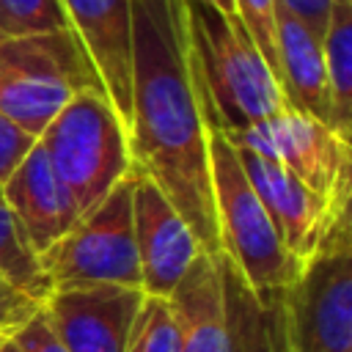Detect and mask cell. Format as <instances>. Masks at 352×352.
<instances>
[{
	"label": "cell",
	"instance_id": "3957f363",
	"mask_svg": "<svg viewBox=\"0 0 352 352\" xmlns=\"http://www.w3.org/2000/svg\"><path fill=\"white\" fill-rule=\"evenodd\" d=\"M212 204L217 220V253H223L253 292H280L302 270L280 242L264 204L245 176L226 132L206 121Z\"/></svg>",
	"mask_w": 352,
	"mask_h": 352
},
{
	"label": "cell",
	"instance_id": "44dd1931",
	"mask_svg": "<svg viewBox=\"0 0 352 352\" xmlns=\"http://www.w3.org/2000/svg\"><path fill=\"white\" fill-rule=\"evenodd\" d=\"M0 352H69V349L52 330L44 308H38L22 324L0 333Z\"/></svg>",
	"mask_w": 352,
	"mask_h": 352
},
{
	"label": "cell",
	"instance_id": "8992f818",
	"mask_svg": "<svg viewBox=\"0 0 352 352\" xmlns=\"http://www.w3.org/2000/svg\"><path fill=\"white\" fill-rule=\"evenodd\" d=\"M283 352H352V234L344 212L280 289Z\"/></svg>",
	"mask_w": 352,
	"mask_h": 352
},
{
	"label": "cell",
	"instance_id": "d4e9b609",
	"mask_svg": "<svg viewBox=\"0 0 352 352\" xmlns=\"http://www.w3.org/2000/svg\"><path fill=\"white\" fill-rule=\"evenodd\" d=\"M278 6H283L286 11H292L297 19H302L319 38H322V30L327 25V16H330V3L333 0H275Z\"/></svg>",
	"mask_w": 352,
	"mask_h": 352
},
{
	"label": "cell",
	"instance_id": "ba28073f",
	"mask_svg": "<svg viewBox=\"0 0 352 352\" xmlns=\"http://www.w3.org/2000/svg\"><path fill=\"white\" fill-rule=\"evenodd\" d=\"M226 138L234 146L275 160L333 209H349V140L341 138L333 126L300 110L283 107L275 116Z\"/></svg>",
	"mask_w": 352,
	"mask_h": 352
},
{
	"label": "cell",
	"instance_id": "603a6c76",
	"mask_svg": "<svg viewBox=\"0 0 352 352\" xmlns=\"http://www.w3.org/2000/svg\"><path fill=\"white\" fill-rule=\"evenodd\" d=\"M33 146H36V138L0 113V184L11 176V170L25 160V154Z\"/></svg>",
	"mask_w": 352,
	"mask_h": 352
},
{
	"label": "cell",
	"instance_id": "4316f807",
	"mask_svg": "<svg viewBox=\"0 0 352 352\" xmlns=\"http://www.w3.org/2000/svg\"><path fill=\"white\" fill-rule=\"evenodd\" d=\"M0 333H6V330H3V327H0Z\"/></svg>",
	"mask_w": 352,
	"mask_h": 352
},
{
	"label": "cell",
	"instance_id": "e0dca14e",
	"mask_svg": "<svg viewBox=\"0 0 352 352\" xmlns=\"http://www.w3.org/2000/svg\"><path fill=\"white\" fill-rule=\"evenodd\" d=\"M322 60L333 102V129L349 140L352 129V0H333L322 30Z\"/></svg>",
	"mask_w": 352,
	"mask_h": 352
},
{
	"label": "cell",
	"instance_id": "4fadbf2b",
	"mask_svg": "<svg viewBox=\"0 0 352 352\" xmlns=\"http://www.w3.org/2000/svg\"><path fill=\"white\" fill-rule=\"evenodd\" d=\"M0 198L38 256L52 248L80 217L74 195L55 173L38 140L0 184Z\"/></svg>",
	"mask_w": 352,
	"mask_h": 352
},
{
	"label": "cell",
	"instance_id": "7c38bea8",
	"mask_svg": "<svg viewBox=\"0 0 352 352\" xmlns=\"http://www.w3.org/2000/svg\"><path fill=\"white\" fill-rule=\"evenodd\" d=\"M69 28L82 44L107 102L129 129L132 118V3L60 0Z\"/></svg>",
	"mask_w": 352,
	"mask_h": 352
},
{
	"label": "cell",
	"instance_id": "9c48e42d",
	"mask_svg": "<svg viewBox=\"0 0 352 352\" xmlns=\"http://www.w3.org/2000/svg\"><path fill=\"white\" fill-rule=\"evenodd\" d=\"M132 228L143 294L168 297L204 248L165 192L143 173H135Z\"/></svg>",
	"mask_w": 352,
	"mask_h": 352
},
{
	"label": "cell",
	"instance_id": "9a60e30c",
	"mask_svg": "<svg viewBox=\"0 0 352 352\" xmlns=\"http://www.w3.org/2000/svg\"><path fill=\"white\" fill-rule=\"evenodd\" d=\"M165 300L179 327V352H228L226 297L214 256L201 253Z\"/></svg>",
	"mask_w": 352,
	"mask_h": 352
},
{
	"label": "cell",
	"instance_id": "6da1fadb",
	"mask_svg": "<svg viewBox=\"0 0 352 352\" xmlns=\"http://www.w3.org/2000/svg\"><path fill=\"white\" fill-rule=\"evenodd\" d=\"M132 3V170L148 176L214 256L217 220L209 179L201 80L187 38L184 0Z\"/></svg>",
	"mask_w": 352,
	"mask_h": 352
},
{
	"label": "cell",
	"instance_id": "5b68a950",
	"mask_svg": "<svg viewBox=\"0 0 352 352\" xmlns=\"http://www.w3.org/2000/svg\"><path fill=\"white\" fill-rule=\"evenodd\" d=\"M82 212L132 173L129 138L104 91H80L36 138Z\"/></svg>",
	"mask_w": 352,
	"mask_h": 352
},
{
	"label": "cell",
	"instance_id": "cb8c5ba5",
	"mask_svg": "<svg viewBox=\"0 0 352 352\" xmlns=\"http://www.w3.org/2000/svg\"><path fill=\"white\" fill-rule=\"evenodd\" d=\"M38 308H41V302H36L33 297H28L25 292L14 289L11 283H6L0 278V327L3 330H11V327L22 324Z\"/></svg>",
	"mask_w": 352,
	"mask_h": 352
},
{
	"label": "cell",
	"instance_id": "277c9868",
	"mask_svg": "<svg viewBox=\"0 0 352 352\" xmlns=\"http://www.w3.org/2000/svg\"><path fill=\"white\" fill-rule=\"evenodd\" d=\"M80 91H104L72 28L0 38V113L38 138Z\"/></svg>",
	"mask_w": 352,
	"mask_h": 352
},
{
	"label": "cell",
	"instance_id": "f1b7e54d",
	"mask_svg": "<svg viewBox=\"0 0 352 352\" xmlns=\"http://www.w3.org/2000/svg\"><path fill=\"white\" fill-rule=\"evenodd\" d=\"M0 38H3V36H0Z\"/></svg>",
	"mask_w": 352,
	"mask_h": 352
},
{
	"label": "cell",
	"instance_id": "5bb4252c",
	"mask_svg": "<svg viewBox=\"0 0 352 352\" xmlns=\"http://www.w3.org/2000/svg\"><path fill=\"white\" fill-rule=\"evenodd\" d=\"M275 55H278V85L286 107L314 116L333 126V102L322 60L319 36L297 19L292 11L275 3Z\"/></svg>",
	"mask_w": 352,
	"mask_h": 352
},
{
	"label": "cell",
	"instance_id": "ac0fdd59",
	"mask_svg": "<svg viewBox=\"0 0 352 352\" xmlns=\"http://www.w3.org/2000/svg\"><path fill=\"white\" fill-rule=\"evenodd\" d=\"M0 278L14 289L25 292L36 302H44L52 292L50 278L41 267L38 253L22 236L16 220L0 201Z\"/></svg>",
	"mask_w": 352,
	"mask_h": 352
},
{
	"label": "cell",
	"instance_id": "8fae6325",
	"mask_svg": "<svg viewBox=\"0 0 352 352\" xmlns=\"http://www.w3.org/2000/svg\"><path fill=\"white\" fill-rule=\"evenodd\" d=\"M143 297L135 286L55 289L41 308L69 352H124Z\"/></svg>",
	"mask_w": 352,
	"mask_h": 352
},
{
	"label": "cell",
	"instance_id": "52a82bcc",
	"mask_svg": "<svg viewBox=\"0 0 352 352\" xmlns=\"http://www.w3.org/2000/svg\"><path fill=\"white\" fill-rule=\"evenodd\" d=\"M135 170L121 179L96 206L38 258L55 289L82 286H135L140 289V264L132 228Z\"/></svg>",
	"mask_w": 352,
	"mask_h": 352
},
{
	"label": "cell",
	"instance_id": "ffe728a7",
	"mask_svg": "<svg viewBox=\"0 0 352 352\" xmlns=\"http://www.w3.org/2000/svg\"><path fill=\"white\" fill-rule=\"evenodd\" d=\"M69 28L60 0H0V36H30Z\"/></svg>",
	"mask_w": 352,
	"mask_h": 352
},
{
	"label": "cell",
	"instance_id": "2e32d148",
	"mask_svg": "<svg viewBox=\"0 0 352 352\" xmlns=\"http://www.w3.org/2000/svg\"><path fill=\"white\" fill-rule=\"evenodd\" d=\"M228 324V352H283L280 292H253L239 270L214 253Z\"/></svg>",
	"mask_w": 352,
	"mask_h": 352
},
{
	"label": "cell",
	"instance_id": "7402d4cb",
	"mask_svg": "<svg viewBox=\"0 0 352 352\" xmlns=\"http://www.w3.org/2000/svg\"><path fill=\"white\" fill-rule=\"evenodd\" d=\"M239 19L253 36L261 58L278 80V55H275V0H234Z\"/></svg>",
	"mask_w": 352,
	"mask_h": 352
},
{
	"label": "cell",
	"instance_id": "484cf974",
	"mask_svg": "<svg viewBox=\"0 0 352 352\" xmlns=\"http://www.w3.org/2000/svg\"><path fill=\"white\" fill-rule=\"evenodd\" d=\"M212 6H217L223 14H236V8H234V0H209Z\"/></svg>",
	"mask_w": 352,
	"mask_h": 352
},
{
	"label": "cell",
	"instance_id": "30bf717a",
	"mask_svg": "<svg viewBox=\"0 0 352 352\" xmlns=\"http://www.w3.org/2000/svg\"><path fill=\"white\" fill-rule=\"evenodd\" d=\"M234 146V143H231ZM245 176L250 179L258 201L264 204L280 242L297 261H308L322 245L330 226L349 209H333L324 198L308 190L297 176H292L275 160L256 154L250 148L234 146Z\"/></svg>",
	"mask_w": 352,
	"mask_h": 352
},
{
	"label": "cell",
	"instance_id": "7a4b0ae2",
	"mask_svg": "<svg viewBox=\"0 0 352 352\" xmlns=\"http://www.w3.org/2000/svg\"><path fill=\"white\" fill-rule=\"evenodd\" d=\"M184 19L201 80L204 121L234 135L286 107L280 85L239 14H223L209 0H184Z\"/></svg>",
	"mask_w": 352,
	"mask_h": 352
},
{
	"label": "cell",
	"instance_id": "83f0119b",
	"mask_svg": "<svg viewBox=\"0 0 352 352\" xmlns=\"http://www.w3.org/2000/svg\"><path fill=\"white\" fill-rule=\"evenodd\" d=\"M0 201H3V198H0Z\"/></svg>",
	"mask_w": 352,
	"mask_h": 352
},
{
	"label": "cell",
	"instance_id": "d6986e66",
	"mask_svg": "<svg viewBox=\"0 0 352 352\" xmlns=\"http://www.w3.org/2000/svg\"><path fill=\"white\" fill-rule=\"evenodd\" d=\"M124 352H179V327L165 297H143Z\"/></svg>",
	"mask_w": 352,
	"mask_h": 352
}]
</instances>
